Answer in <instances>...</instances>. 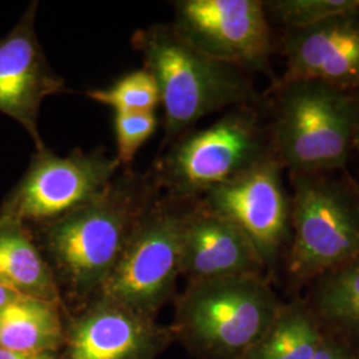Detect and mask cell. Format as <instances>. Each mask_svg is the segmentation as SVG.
Returning <instances> with one entry per match:
<instances>
[{
    "instance_id": "6da1fadb",
    "label": "cell",
    "mask_w": 359,
    "mask_h": 359,
    "mask_svg": "<svg viewBox=\"0 0 359 359\" xmlns=\"http://www.w3.org/2000/svg\"><path fill=\"white\" fill-rule=\"evenodd\" d=\"M157 193L149 173L144 176L127 168L88 204L48 222L28 225L69 314L100 293Z\"/></svg>"
},
{
    "instance_id": "7a4b0ae2",
    "label": "cell",
    "mask_w": 359,
    "mask_h": 359,
    "mask_svg": "<svg viewBox=\"0 0 359 359\" xmlns=\"http://www.w3.org/2000/svg\"><path fill=\"white\" fill-rule=\"evenodd\" d=\"M132 46L160 90L164 144L169 147L205 116L256 100L250 74L196 50L172 26L156 23L136 31Z\"/></svg>"
},
{
    "instance_id": "3957f363",
    "label": "cell",
    "mask_w": 359,
    "mask_h": 359,
    "mask_svg": "<svg viewBox=\"0 0 359 359\" xmlns=\"http://www.w3.org/2000/svg\"><path fill=\"white\" fill-rule=\"evenodd\" d=\"M269 127L271 154L292 175L346 165L359 126V93L321 81L278 84Z\"/></svg>"
},
{
    "instance_id": "277c9868",
    "label": "cell",
    "mask_w": 359,
    "mask_h": 359,
    "mask_svg": "<svg viewBox=\"0 0 359 359\" xmlns=\"http://www.w3.org/2000/svg\"><path fill=\"white\" fill-rule=\"evenodd\" d=\"M281 311L259 276L189 283L176 297L170 330L200 359H244Z\"/></svg>"
},
{
    "instance_id": "5b68a950",
    "label": "cell",
    "mask_w": 359,
    "mask_h": 359,
    "mask_svg": "<svg viewBox=\"0 0 359 359\" xmlns=\"http://www.w3.org/2000/svg\"><path fill=\"white\" fill-rule=\"evenodd\" d=\"M255 102L236 105L209 127L172 142L149 172L158 191L194 201L271 156L269 127Z\"/></svg>"
},
{
    "instance_id": "8992f818",
    "label": "cell",
    "mask_w": 359,
    "mask_h": 359,
    "mask_svg": "<svg viewBox=\"0 0 359 359\" xmlns=\"http://www.w3.org/2000/svg\"><path fill=\"white\" fill-rule=\"evenodd\" d=\"M188 204L158 191L97 297L156 320L175 298L181 276L182 222Z\"/></svg>"
},
{
    "instance_id": "52a82bcc",
    "label": "cell",
    "mask_w": 359,
    "mask_h": 359,
    "mask_svg": "<svg viewBox=\"0 0 359 359\" xmlns=\"http://www.w3.org/2000/svg\"><path fill=\"white\" fill-rule=\"evenodd\" d=\"M292 177L289 273L309 280L359 259L358 192L326 175Z\"/></svg>"
},
{
    "instance_id": "ba28073f",
    "label": "cell",
    "mask_w": 359,
    "mask_h": 359,
    "mask_svg": "<svg viewBox=\"0 0 359 359\" xmlns=\"http://www.w3.org/2000/svg\"><path fill=\"white\" fill-rule=\"evenodd\" d=\"M120 170L117 158L102 148L59 156L46 147L4 197L0 218L39 225L62 217L99 197Z\"/></svg>"
},
{
    "instance_id": "9c48e42d",
    "label": "cell",
    "mask_w": 359,
    "mask_h": 359,
    "mask_svg": "<svg viewBox=\"0 0 359 359\" xmlns=\"http://www.w3.org/2000/svg\"><path fill=\"white\" fill-rule=\"evenodd\" d=\"M172 26L196 50L238 67L270 75L273 32L261 0L173 1Z\"/></svg>"
},
{
    "instance_id": "30bf717a",
    "label": "cell",
    "mask_w": 359,
    "mask_h": 359,
    "mask_svg": "<svg viewBox=\"0 0 359 359\" xmlns=\"http://www.w3.org/2000/svg\"><path fill=\"white\" fill-rule=\"evenodd\" d=\"M283 168L271 154L197 198L201 205L228 219L244 234L265 268L274 265L290 237L292 203L283 187Z\"/></svg>"
},
{
    "instance_id": "8fae6325",
    "label": "cell",
    "mask_w": 359,
    "mask_h": 359,
    "mask_svg": "<svg viewBox=\"0 0 359 359\" xmlns=\"http://www.w3.org/2000/svg\"><path fill=\"white\" fill-rule=\"evenodd\" d=\"M173 341L170 327L96 297L69 314L59 359H156Z\"/></svg>"
},
{
    "instance_id": "7c38bea8",
    "label": "cell",
    "mask_w": 359,
    "mask_h": 359,
    "mask_svg": "<svg viewBox=\"0 0 359 359\" xmlns=\"http://www.w3.org/2000/svg\"><path fill=\"white\" fill-rule=\"evenodd\" d=\"M38 1L29 3L16 26L0 39V114L19 123L35 142L47 145L39 132L43 102L65 88L63 77L52 68L36 34Z\"/></svg>"
},
{
    "instance_id": "4fadbf2b",
    "label": "cell",
    "mask_w": 359,
    "mask_h": 359,
    "mask_svg": "<svg viewBox=\"0 0 359 359\" xmlns=\"http://www.w3.org/2000/svg\"><path fill=\"white\" fill-rule=\"evenodd\" d=\"M285 75L278 84L314 80L359 93V7L318 25L285 31Z\"/></svg>"
},
{
    "instance_id": "5bb4252c",
    "label": "cell",
    "mask_w": 359,
    "mask_h": 359,
    "mask_svg": "<svg viewBox=\"0 0 359 359\" xmlns=\"http://www.w3.org/2000/svg\"><path fill=\"white\" fill-rule=\"evenodd\" d=\"M266 269L255 246L228 219L189 201L181 240V276L188 283L236 276H259Z\"/></svg>"
},
{
    "instance_id": "9a60e30c",
    "label": "cell",
    "mask_w": 359,
    "mask_h": 359,
    "mask_svg": "<svg viewBox=\"0 0 359 359\" xmlns=\"http://www.w3.org/2000/svg\"><path fill=\"white\" fill-rule=\"evenodd\" d=\"M0 283L16 294L65 306L47 259L20 221L0 218Z\"/></svg>"
},
{
    "instance_id": "2e32d148",
    "label": "cell",
    "mask_w": 359,
    "mask_h": 359,
    "mask_svg": "<svg viewBox=\"0 0 359 359\" xmlns=\"http://www.w3.org/2000/svg\"><path fill=\"white\" fill-rule=\"evenodd\" d=\"M69 313L63 305L18 295L0 311V348L60 353Z\"/></svg>"
},
{
    "instance_id": "e0dca14e",
    "label": "cell",
    "mask_w": 359,
    "mask_h": 359,
    "mask_svg": "<svg viewBox=\"0 0 359 359\" xmlns=\"http://www.w3.org/2000/svg\"><path fill=\"white\" fill-rule=\"evenodd\" d=\"M322 341L316 322L305 310L281 309L269 332L244 359H313Z\"/></svg>"
},
{
    "instance_id": "ac0fdd59",
    "label": "cell",
    "mask_w": 359,
    "mask_h": 359,
    "mask_svg": "<svg viewBox=\"0 0 359 359\" xmlns=\"http://www.w3.org/2000/svg\"><path fill=\"white\" fill-rule=\"evenodd\" d=\"M316 304L326 321L359 330V259L325 278Z\"/></svg>"
},
{
    "instance_id": "d6986e66",
    "label": "cell",
    "mask_w": 359,
    "mask_h": 359,
    "mask_svg": "<svg viewBox=\"0 0 359 359\" xmlns=\"http://www.w3.org/2000/svg\"><path fill=\"white\" fill-rule=\"evenodd\" d=\"M86 95L115 114H149L160 105V90L154 77L145 68L117 79L107 88L88 90Z\"/></svg>"
},
{
    "instance_id": "ffe728a7",
    "label": "cell",
    "mask_w": 359,
    "mask_h": 359,
    "mask_svg": "<svg viewBox=\"0 0 359 359\" xmlns=\"http://www.w3.org/2000/svg\"><path fill=\"white\" fill-rule=\"evenodd\" d=\"M271 20L285 31L304 29L338 13L359 7V0H271L264 1Z\"/></svg>"
},
{
    "instance_id": "44dd1931",
    "label": "cell",
    "mask_w": 359,
    "mask_h": 359,
    "mask_svg": "<svg viewBox=\"0 0 359 359\" xmlns=\"http://www.w3.org/2000/svg\"><path fill=\"white\" fill-rule=\"evenodd\" d=\"M158 126L156 112L115 114L116 158L123 168H129L142 144L154 136Z\"/></svg>"
},
{
    "instance_id": "7402d4cb",
    "label": "cell",
    "mask_w": 359,
    "mask_h": 359,
    "mask_svg": "<svg viewBox=\"0 0 359 359\" xmlns=\"http://www.w3.org/2000/svg\"><path fill=\"white\" fill-rule=\"evenodd\" d=\"M313 359H351L347 355L342 347L335 345L330 341H322L318 350L316 351Z\"/></svg>"
},
{
    "instance_id": "603a6c76",
    "label": "cell",
    "mask_w": 359,
    "mask_h": 359,
    "mask_svg": "<svg viewBox=\"0 0 359 359\" xmlns=\"http://www.w3.org/2000/svg\"><path fill=\"white\" fill-rule=\"evenodd\" d=\"M0 359H59V353H19L0 348Z\"/></svg>"
},
{
    "instance_id": "cb8c5ba5",
    "label": "cell",
    "mask_w": 359,
    "mask_h": 359,
    "mask_svg": "<svg viewBox=\"0 0 359 359\" xmlns=\"http://www.w3.org/2000/svg\"><path fill=\"white\" fill-rule=\"evenodd\" d=\"M18 295L19 294H16L10 287H7L6 285L0 283V311L6 308L10 302H13Z\"/></svg>"
},
{
    "instance_id": "d4e9b609",
    "label": "cell",
    "mask_w": 359,
    "mask_h": 359,
    "mask_svg": "<svg viewBox=\"0 0 359 359\" xmlns=\"http://www.w3.org/2000/svg\"><path fill=\"white\" fill-rule=\"evenodd\" d=\"M354 151H357L359 154V126L357 128V133H355V139H354Z\"/></svg>"
}]
</instances>
